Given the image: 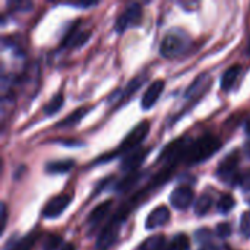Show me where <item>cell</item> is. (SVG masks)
I'll use <instances>...</instances> for the list:
<instances>
[{"instance_id":"cell-1","label":"cell","mask_w":250,"mask_h":250,"mask_svg":"<svg viewBox=\"0 0 250 250\" xmlns=\"http://www.w3.org/2000/svg\"><path fill=\"white\" fill-rule=\"evenodd\" d=\"M221 148V141L211 133L202 135L193 142H189L182 155V161L188 166H195L211 158Z\"/></svg>"},{"instance_id":"cell-2","label":"cell","mask_w":250,"mask_h":250,"mask_svg":"<svg viewBox=\"0 0 250 250\" xmlns=\"http://www.w3.org/2000/svg\"><path fill=\"white\" fill-rule=\"evenodd\" d=\"M127 215H130V214L120 207V209L113 215V218L108 221V224L100 233V236L95 242V250H110L113 248Z\"/></svg>"},{"instance_id":"cell-3","label":"cell","mask_w":250,"mask_h":250,"mask_svg":"<svg viewBox=\"0 0 250 250\" xmlns=\"http://www.w3.org/2000/svg\"><path fill=\"white\" fill-rule=\"evenodd\" d=\"M149 127H151V125H149L148 120H144V122H141L139 125H136V126L132 129V132L123 139V142L120 144V146L113 152V155H111V157H107V158L104 157L103 160L108 161V160H111L113 157H117V155H120V154H123V152H126V155L130 154V152H132L135 148H138V146L144 142V139L148 136Z\"/></svg>"},{"instance_id":"cell-4","label":"cell","mask_w":250,"mask_h":250,"mask_svg":"<svg viewBox=\"0 0 250 250\" xmlns=\"http://www.w3.org/2000/svg\"><path fill=\"white\" fill-rule=\"evenodd\" d=\"M240 163V155L237 151H231L218 166L217 168V177L224 182H231V183H239L240 174H237Z\"/></svg>"},{"instance_id":"cell-5","label":"cell","mask_w":250,"mask_h":250,"mask_svg":"<svg viewBox=\"0 0 250 250\" xmlns=\"http://www.w3.org/2000/svg\"><path fill=\"white\" fill-rule=\"evenodd\" d=\"M141 19H142V7H141V4L132 3L125 9V12L116 21V31L119 34H122L127 28L138 26L141 23Z\"/></svg>"},{"instance_id":"cell-6","label":"cell","mask_w":250,"mask_h":250,"mask_svg":"<svg viewBox=\"0 0 250 250\" xmlns=\"http://www.w3.org/2000/svg\"><path fill=\"white\" fill-rule=\"evenodd\" d=\"M72 198H73L72 193H63V195H59V196L53 198V199L45 205V208H44V211H42L44 218H47V220H54V218L60 217V215L64 212V209L72 204Z\"/></svg>"},{"instance_id":"cell-7","label":"cell","mask_w":250,"mask_h":250,"mask_svg":"<svg viewBox=\"0 0 250 250\" xmlns=\"http://www.w3.org/2000/svg\"><path fill=\"white\" fill-rule=\"evenodd\" d=\"M193 199H195V192H193V189L189 188V186L177 188V189L173 190L171 195H170V202H171V205H173L176 209H180V211L188 209V208L192 205Z\"/></svg>"},{"instance_id":"cell-8","label":"cell","mask_w":250,"mask_h":250,"mask_svg":"<svg viewBox=\"0 0 250 250\" xmlns=\"http://www.w3.org/2000/svg\"><path fill=\"white\" fill-rule=\"evenodd\" d=\"M211 86H212V78L208 73H202L189 86V89L185 94V98L186 100H199Z\"/></svg>"},{"instance_id":"cell-9","label":"cell","mask_w":250,"mask_h":250,"mask_svg":"<svg viewBox=\"0 0 250 250\" xmlns=\"http://www.w3.org/2000/svg\"><path fill=\"white\" fill-rule=\"evenodd\" d=\"M183 38L180 35H176V34H167L164 37V40L161 41V47H160V53L161 56L170 59V57H174L177 56L182 50H183Z\"/></svg>"},{"instance_id":"cell-10","label":"cell","mask_w":250,"mask_h":250,"mask_svg":"<svg viewBox=\"0 0 250 250\" xmlns=\"http://www.w3.org/2000/svg\"><path fill=\"white\" fill-rule=\"evenodd\" d=\"M113 207V201H105V202H101L100 205H97L92 212L89 214L88 220H86V231H88V236H91V233L100 226V223L105 218V215L108 214V211L111 209Z\"/></svg>"},{"instance_id":"cell-11","label":"cell","mask_w":250,"mask_h":250,"mask_svg":"<svg viewBox=\"0 0 250 250\" xmlns=\"http://www.w3.org/2000/svg\"><path fill=\"white\" fill-rule=\"evenodd\" d=\"M164 88H166V82H164L163 79L154 81V82L148 86V89L145 91V94H144V97H142V100H141L142 108H144V110L152 108V107L155 105V103L158 101V98H160L161 92L164 91Z\"/></svg>"},{"instance_id":"cell-12","label":"cell","mask_w":250,"mask_h":250,"mask_svg":"<svg viewBox=\"0 0 250 250\" xmlns=\"http://www.w3.org/2000/svg\"><path fill=\"white\" fill-rule=\"evenodd\" d=\"M149 151H151V148L146 146V148H138V149L132 151L130 154H127L122 161V170L133 173L146 160Z\"/></svg>"},{"instance_id":"cell-13","label":"cell","mask_w":250,"mask_h":250,"mask_svg":"<svg viewBox=\"0 0 250 250\" xmlns=\"http://www.w3.org/2000/svg\"><path fill=\"white\" fill-rule=\"evenodd\" d=\"M171 214L168 211L167 207H157L146 218L145 221V227L146 230H154V229H158L161 226H164L166 223H168Z\"/></svg>"},{"instance_id":"cell-14","label":"cell","mask_w":250,"mask_h":250,"mask_svg":"<svg viewBox=\"0 0 250 250\" xmlns=\"http://www.w3.org/2000/svg\"><path fill=\"white\" fill-rule=\"evenodd\" d=\"M89 37H91V31H76V25H75L73 29H70L67 35L64 37L62 45L63 47H81L89 40Z\"/></svg>"},{"instance_id":"cell-15","label":"cell","mask_w":250,"mask_h":250,"mask_svg":"<svg viewBox=\"0 0 250 250\" xmlns=\"http://www.w3.org/2000/svg\"><path fill=\"white\" fill-rule=\"evenodd\" d=\"M91 111V107H81V108H76L73 113H70L67 117H64L62 122H59L56 125L57 129H70L73 126H76L88 113Z\"/></svg>"},{"instance_id":"cell-16","label":"cell","mask_w":250,"mask_h":250,"mask_svg":"<svg viewBox=\"0 0 250 250\" xmlns=\"http://www.w3.org/2000/svg\"><path fill=\"white\" fill-rule=\"evenodd\" d=\"M240 72H242V66L240 64H234V66L229 67L224 72V75L221 76V89L223 91H230L234 86Z\"/></svg>"},{"instance_id":"cell-17","label":"cell","mask_w":250,"mask_h":250,"mask_svg":"<svg viewBox=\"0 0 250 250\" xmlns=\"http://www.w3.org/2000/svg\"><path fill=\"white\" fill-rule=\"evenodd\" d=\"M75 166L73 160H60V161H53L50 164H47L45 171L50 174H64L67 171H70Z\"/></svg>"},{"instance_id":"cell-18","label":"cell","mask_w":250,"mask_h":250,"mask_svg":"<svg viewBox=\"0 0 250 250\" xmlns=\"http://www.w3.org/2000/svg\"><path fill=\"white\" fill-rule=\"evenodd\" d=\"M164 246H166V237L163 234H155L145 239L139 245L138 250H164L166 249Z\"/></svg>"},{"instance_id":"cell-19","label":"cell","mask_w":250,"mask_h":250,"mask_svg":"<svg viewBox=\"0 0 250 250\" xmlns=\"http://www.w3.org/2000/svg\"><path fill=\"white\" fill-rule=\"evenodd\" d=\"M63 103H64V98H63V95L62 94H56L47 104H45V107H44V113L47 114V116H54L56 113H59L60 111V108H62V105H63Z\"/></svg>"},{"instance_id":"cell-20","label":"cell","mask_w":250,"mask_h":250,"mask_svg":"<svg viewBox=\"0 0 250 250\" xmlns=\"http://www.w3.org/2000/svg\"><path fill=\"white\" fill-rule=\"evenodd\" d=\"M38 236H40V234H38L37 231L29 233L26 237H23V239H21L18 243H15L12 250H31L35 246V242L38 240Z\"/></svg>"},{"instance_id":"cell-21","label":"cell","mask_w":250,"mask_h":250,"mask_svg":"<svg viewBox=\"0 0 250 250\" xmlns=\"http://www.w3.org/2000/svg\"><path fill=\"white\" fill-rule=\"evenodd\" d=\"M139 177H141V173H138V171L129 173V176H126L120 183H117L116 190H117V192H126L127 189H130L132 186H135V185L138 183Z\"/></svg>"},{"instance_id":"cell-22","label":"cell","mask_w":250,"mask_h":250,"mask_svg":"<svg viewBox=\"0 0 250 250\" xmlns=\"http://www.w3.org/2000/svg\"><path fill=\"white\" fill-rule=\"evenodd\" d=\"M211 207H212V196L205 193V195H202L198 199V202L195 205V212H196V215L202 217V215H205L211 209Z\"/></svg>"},{"instance_id":"cell-23","label":"cell","mask_w":250,"mask_h":250,"mask_svg":"<svg viewBox=\"0 0 250 250\" xmlns=\"http://www.w3.org/2000/svg\"><path fill=\"white\" fill-rule=\"evenodd\" d=\"M164 250H189V239L185 234L176 236Z\"/></svg>"},{"instance_id":"cell-24","label":"cell","mask_w":250,"mask_h":250,"mask_svg":"<svg viewBox=\"0 0 250 250\" xmlns=\"http://www.w3.org/2000/svg\"><path fill=\"white\" fill-rule=\"evenodd\" d=\"M236 205V201L233 199V196L230 193H226L220 198L218 204H217V208H218V212L221 214H227L233 209V207Z\"/></svg>"},{"instance_id":"cell-25","label":"cell","mask_w":250,"mask_h":250,"mask_svg":"<svg viewBox=\"0 0 250 250\" xmlns=\"http://www.w3.org/2000/svg\"><path fill=\"white\" fill-rule=\"evenodd\" d=\"M63 243V239L57 234H48L47 239L44 240L42 250H56Z\"/></svg>"},{"instance_id":"cell-26","label":"cell","mask_w":250,"mask_h":250,"mask_svg":"<svg viewBox=\"0 0 250 250\" xmlns=\"http://www.w3.org/2000/svg\"><path fill=\"white\" fill-rule=\"evenodd\" d=\"M144 81H145V75L144 76H138V78H135L133 81H130L129 82V85H127V88L125 89V92H123V98H126V97H129V95H132L142 83H144Z\"/></svg>"},{"instance_id":"cell-27","label":"cell","mask_w":250,"mask_h":250,"mask_svg":"<svg viewBox=\"0 0 250 250\" xmlns=\"http://www.w3.org/2000/svg\"><path fill=\"white\" fill-rule=\"evenodd\" d=\"M240 231L245 237L250 239V211L245 212L240 220Z\"/></svg>"},{"instance_id":"cell-28","label":"cell","mask_w":250,"mask_h":250,"mask_svg":"<svg viewBox=\"0 0 250 250\" xmlns=\"http://www.w3.org/2000/svg\"><path fill=\"white\" fill-rule=\"evenodd\" d=\"M231 234V226L229 223H221L217 226V236L221 239H227Z\"/></svg>"},{"instance_id":"cell-29","label":"cell","mask_w":250,"mask_h":250,"mask_svg":"<svg viewBox=\"0 0 250 250\" xmlns=\"http://www.w3.org/2000/svg\"><path fill=\"white\" fill-rule=\"evenodd\" d=\"M239 185L245 189V190H250V168L246 170L245 173L240 174L239 177Z\"/></svg>"},{"instance_id":"cell-30","label":"cell","mask_w":250,"mask_h":250,"mask_svg":"<svg viewBox=\"0 0 250 250\" xmlns=\"http://www.w3.org/2000/svg\"><path fill=\"white\" fill-rule=\"evenodd\" d=\"M66 6H72V7H82V9H86V7H92V6H97L98 1H79V3H63Z\"/></svg>"},{"instance_id":"cell-31","label":"cell","mask_w":250,"mask_h":250,"mask_svg":"<svg viewBox=\"0 0 250 250\" xmlns=\"http://www.w3.org/2000/svg\"><path fill=\"white\" fill-rule=\"evenodd\" d=\"M209 237H211V231H209V230H207V229L199 230V231L196 233V239H198V240H201V242H205V239H209Z\"/></svg>"},{"instance_id":"cell-32","label":"cell","mask_w":250,"mask_h":250,"mask_svg":"<svg viewBox=\"0 0 250 250\" xmlns=\"http://www.w3.org/2000/svg\"><path fill=\"white\" fill-rule=\"evenodd\" d=\"M6 221H7V208L6 204H1V231L6 229Z\"/></svg>"},{"instance_id":"cell-33","label":"cell","mask_w":250,"mask_h":250,"mask_svg":"<svg viewBox=\"0 0 250 250\" xmlns=\"http://www.w3.org/2000/svg\"><path fill=\"white\" fill-rule=\"evenodd\" d=\"M199 250H220L215 245H212V243H204V246L201 248Z\"/></svg>"},{"instance_id":"cell-34","label":"cell","mask_w":250,"mask_h":250,"mask_svg":"<svg viewBox=\"0 0 250 250\" xmlns=\"http://www.w3.org/2000/svg\"><path fill=\"white\" fill-rule=\"evenodd\" d=\"M60 250H75V245H72V243H66L64 246H62V249Z\"/></svg>"},{"instance_id":"cell-35","label":"cell","mask_w":250,"mask_h":250,"mask_svg":"<svg viewBox=\"0 0 250 250\" xmlns=\"http://www.w3.org/2000/svg\"><path fill=\"white\" fill-rule=\"evenodd\" d=\"M246 135L250 138V120L246 123Z\"/></svg>"},{"instance_id":"cell-36","label":"cell","mask_w":250,"mask_h":250,"mask_svg":"<svg viewBox=\"0 0 250 250\" xmlns=\"http://www.w3.org/2000/svg\"><path fill=\"white\" fill-rule=\"evenodd\" d=\"M245 149H246V155L250 158V142L246 145V146H245Z\"/></svg>"},{"instance_id":"cell-37","label":"cell","mask_w":250,"mask_h":250,"mask_svg":"<svg viewBox=\"0 0 250 250\" xmlns=\"http://www.w3.org/2000/svg\"><path fill=\"white\" fill-rule=\"evenodd\" d=\"M246 53H248V56H250V40H249V44H248V50H246Z\"/></svg>"}]
</instances>
